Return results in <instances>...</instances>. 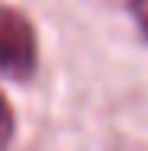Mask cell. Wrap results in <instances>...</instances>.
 Returning <instances> with one entry per match:
<instances>
[{"mask_svg":"<svg viewBox=\"0 0 148 151\" xmlns=\"http://www.w3.org/2000/svg\"><path fill=\"white\" fill-rule=\"evenodd\" d=\"M35 64H39V42L32 23L16 6L0 3V71L13 81H26L32 77Z\"/></svg>","mask_w":148,"mask_h":151,"instance_id":"cell-1","label":"cell"},{"mask_svg":"<svg viewBox=\"0 0 148 151\" xmlns=\"http://www.w3.org/2000/svg\"><path fill=\"white\" fill-rule=\"evenodd\" d=\"M13 132H16L13 109H10V103H6V96L0 93V151H6V148H10V142H13Z\"/></svg>","mask_w":148,"mask_h":151,"instance_id":"cell-2","label":"cell"},{"mask_svg":"<svg viewBox=\"0 0 148 151\" xmlns=\"http://www.w3.org/2000/svg\"><path fill=\"white\" fill-rule=\"evenodd\" d=\"M129 6H132V16H135V23H139V29L148 35V0H132Z\"/></svg>","mask_w":148,"mask_h":151,"instance_id":"cell-3","label":"cell"}]
</instances>
